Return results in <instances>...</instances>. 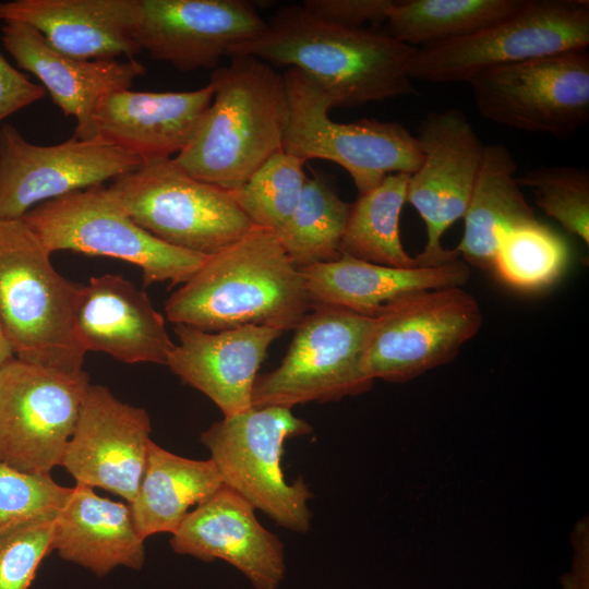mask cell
<instances>
[{
  "label": "cell",
  "instance_id": "1",
  "mask_svg": "<svg viewBox=\"0 0 589 589\" xmlns=\"http://www.w3.org/2000/svg\"><path fill=\"white\" fill-rule=\"evenodd\" d=\"M259 36L233 48L268 64L294 68L313 81L332 107H352L416 94L409 68L417 48L388 34L345 28L302 5L278 10Z\"/></svg>",
  "mask_w": 589,
  "mask_h": 589
},
{
  "label": "cell",
  "instance_id": "2",
  "mask_svg": "<svg viewBox=\"0 0 589 589\" xmlns=\"http://www.w3.org/2000/svg\"><path fill=\"white\" fill-rule=\"evenodd\" d=\"M311 309L301 269L274 231L256 226L208 255L165 303L168 321L206 332L261 325L285 333Z\"/></svg>",
  "mask_w": 589,
  "mask_h": 589
},
{
  "label": "cell",
  "instance_id": "3",
  "mask_svg": "<svg viewBox=\"0 0 589 589\" xmlns=\"http://www.w3.org/2000/svg\"><path fill=\"white\" fill-rule=\"evenodd\" d=\"M230 58L213 71L211 106L173 160L191 177L231 192L283 151L289 101L284 76L271 64L247 55Z\"/></svg>",
  "mask_w": 589,
  "mask_h": 589
},
{
  "label": "cell",
  "instance_id": "4",
  "mask_svg": "<svg viewBox=\"0 0 589 589\" xmlns=\"http://www.w3.org/2000/svg\"><path fill=\"white\" fill-rule=\"evenodd\" d=\"M82 285L59 274L50 253L21 219H0V321L14 356L63 371H83L75 311Z\"/></svg>",
  "mask_w": 589,
  "mask_h": 589
},
{
  "label": "cell",
  "instance_id": "5",
  "mask_svg": "<svg viewBox=\"0 0 589 589\" xmlns=\"http://www.w3.org/2000/svg\"><path fill=\"white\" fill-rule=\"evenodd\" d=\"M313 428L284 407H252L224 417L200 435L223 483L254 509L292 532L311 528L313 497L302 478L288 482L281 467L287 440L310 434Z\"/></svg>",
  "mask_w": 589,
  "mask_h": 589
},
{
  "label": "cell",
  "instance_id": "6",
  "mask_svg": "<svg viewBox=\"0 0 589 589\" xmlns=\"http://www.w3.org/2000/svg\"><path fill=\"white\" fill-rule=\"evenodd\" d=\"M46 250L73 251L129 262L144 286L185 283L206 255L176 248L140 227L104 184L44 202L22 218Z\"/></svg>",
  "mask_w": 589,
  "mask_h": 589
},
{
  "label": "cell",
  "instance_id": "7",
  "mask_svg": "<svg viewBox=\"0 0 589 589\" xmlns=\"http://www.w3.org/2000/svg\"><path fill=\"white\" fill-rule=\"evenodd\" d=\"M587 0H526L513 14L473 34L417 48L411 80L468 82L490 69L587 49Z\"/></svg>",
  "mask_w": 589,
  "mask_h": 589
},
{
  "label": "cell",
  "instance_id": "8",
  "mask_svg": "<svg viewBox=\"0 0 589 589\" xmlns=\"http://www.w3.org/2000/svg\"><path fill=\"white\" fill-rule=\"evenodd\" d=\"M107 189L151 235L206 256L232 244L253 227L230 191L191 177L173 157L142 164L112 180Z\"/></svg>",
  "mask_w": 589,
  "mask_h": 589
},
{
  "label": "cell",
  "instance_id": "9",
  "mask_svg": "<svg viewBox=\"0 0 589 589\" xmlns=\"http://www.w3.org/2000/svg\"><path fill=\"white\" fill-rule=\"evenodd\" d=\"M289 118L283 151L306 161L324 159L342 167L359 194L393 173L412 175L423 154L419 142L402 124L376 119L350 123L333 121L325 93L302 72L288 68L283 74Z\"/></svg>",
  "mask_w": 589,
  "mask_h": 589
},
{
  "label": "cell",
  "instance_id": "10",
  "mask_svg": "<svg viewBox=\"0 0 589 589\" xmlns=\"http://www.w3.org/2000/svg\"><path fill=\"white\" fill-rule=\"evenodd\" d=\"M293 328L280 364L259 374L252 407L291 409L308 402L337 401L370 390L364 354L373 317L335 306H312Z\"/></svg>",
  "mask_w": 589,
  "mask_h": 589
},
{
  "label": "cell",
  "instance_id": "11",
  "mask_svg": "<svg viewBox=\"0 0 589 589\" xmlns=\"http://www.w3.org/2000/svg\"><path fill=\"white\" fill-rule=\"evenodd\" d=\"M481 325L478 301L460 287L406 294L373 317L364 371L374 382L411 381L453 361Z\"/></svg>",
  "mask_w": 589,
  "mask_h": 589
},
{
  "label": "cell",
  "instance_id": "12",
  "mask_svg": "<svg viewBox=\"0 0 589 589\" xmlns=\"http://www.w3.org/2000/svg\"><path fill=\"white\" fill-rule=\"evenodd\" d=\"M89 376L12 358L0 368V462L49 474L61 466Z\"/></svg>",
  "mask_w": 589,
  "mask_h": 589
},
{
  "label": "cell",
  "instance_id": "13",
  "mask_svg": "<svg viewBox=\"0 0 589 589\" xmlns=\"http://www.w3.org/2000/svg\"><path fill=\"white\" fill-rule=\"evenodd\" d=\"M485 119L568 139L589 121V53L574 50L481 72L468 82Z\"/></svg>",
  "mask_w": 589,
  "mask_h": 589
},
{
  "label": "cell",
  "instance_id": "14",
  "mask_svg": "<svg viewBox=\"0 0 589 589\" xmlns=\"http://www.w3.org/2000/svg\"><path fill=\"white\" fill-rule=\"evenodd\" d=\"M416 137L423 159L409 176L406 203L426 228L425 247L414 259L420 267H430L459 259L456 249L442 247L441 238L466 213L485 144L467 116L454 108L426 116Z\"/></svg>",
  "mask_w": 589,
  "mask_h": 589
},
{
  "label": "cell",
  "instance_id": "15",
  "mask_svg": "<svg viewBox=\"0 0 589 589\" xmlns=\"http://www.w3.org/2000/svg\"><path fill=\"white\" fill-rule=\"evenodd\" d=\"M142 164L96 139L72 136L55 145H36L4 123L0 127V219H21L44 202L112 181Z\"/></svg>",
  "mask_w": 589,
  "mask_h": 589
},
{
  "label": "cell",
  "instance_id": "16",
  "mask_svg": "<svg viewBox=\"0 0 589 589\" xmlns=\"http://www.w3.org/2000/svg\"><path fill=\"white\" fill-rule=\"evenodd\" d=\"M266 24L244 0H139L136 40L153 60L181 72L215 70Z\"/></svg>",
  "mask_w": 589,
  "mask_h": 589
},
{
  "label": "cell",
  "instance_id": "17",
  "mask_svg": "<svg viewBox=\"0 0 589 589\" xmlns=\"http://www.w3.org/2000/svg\"><path fill=\"white\" fill-rule=\"evenodd\" d=\"M152 423L144 408L89 384L61 467L75 484L103 489L130 504L145 469Z\"/></svg>",
  "mask_w": 589,
  "mask_h": 589
},
{
  "label": "cell",
  "instance_id": "18",
  "mask_svg": "<svg viewBox=\"0 0 589 589\" xmlns=\"http://www.w3.org/2000/svg\"><path fill=\"white\" fill-rule=\"evenodd\" d=\"M180 555L237 568L255 589H278L286 576L285 546L257 519L254 507L223 486L193 508L171 534Z\"/></svg>",
  "mask_w": 589,
  "mask_h": 589
},
{
  "label": "cell",
  "instance_id": "19",
  "mask_svg": "<svg viewBox=\"0 0 589 589\" xmlns=\"http://www.w3.org/2000/svg\"><path fill=\"white\" fill-rule=\"evenodd\" d=\"M213 96L211 83L184 92L110 93L96 106L84 140L110 144L143 164L172 158L191 142Z\"/></svg>",
  "mask_w": 589,
  "mask_h": 589
},
{
  "label": "cell",
  "instance_id": "20",
  "mask_svg": "<svg viewBox=\"0 0 589 589\" xmlns=\"http://www.w3.org/2000/svg\"><path fill=\"white\" fill-rule=\"evenodd\" d=\"M175 334L179 344L166 365L229 417L252 408L260 366L272 342L284 332L261 325L206 332L176 324Z\"/></svg>",
  "mask_w": 589,
  "mask_h": 589
},
{
  "label": "cell",
  "instance_id": "21",
  "mask_svg": "<svg viewBox=\"0 0 589 589\" xmlns=\"http://www.w3.org/2000/svg\"><path fill=\"white\" fill-rule=\"evenodd\" d=\"M74 328L85 352H104L130 364L166 365L176 345L145 291L118 274L91 277L82 285Z\"/></svg>",
  "mask_w": 589,
  "mask_h": 589
},
{
  "label": "cell",
  "instance_id": "22",
  "mask_svg": "<svg viewBox=\"0 0 589 589\" xmlns=\"http://www.w3.org/2000/svg\"><path fill=\"white\" fill-rule=\"evenodd\" d=\"M1 40L17 67L35 75L52 101L67 117L75 119L73 136L84 140L93 112L106 95L129 89L146 72L132 59L80 60L52 48L34 27L4 22Z\"/></svg>",
  "mask_w": 589,
  "mask_h": 589
},
{
  "label": "cell",
  "instance_id": "23",
  "mask_svg": "<svg viewBox=\"0 0 589 589\" xmlns=\"http://www.w3.org/2000/svg\"><path fill=\"white\" fill-rule=\"evenodd\" d=\"M139 0H10L0 2L1 22L37 29L59 52L80 60L132 59Z\"/></svg>",
  "mask_w": 589,
  "mask_h": 589
},
{
  "label": "cell",
  "instance_id": "24",
  "mask_svg": "<svg viewBox=\"0 0 589 589\" xmlns=\"http://www.w3.org/2000/svg\"><path fill=\"white\" fill-rule=\"evenodd\" d=\"M301 272L311 306L341 308L368 317H375L387 304L412 292L461 288L471 275L469 265L460 259L430 267L397 268L346 254Z\"/></svg>",
  "mask_w": 589,
  "mask_h": 589
},
{
  "label": "cell",
  "instance_id": "25",
  "mask_svg": "<svg viewBox=\"0 0 589 589\" xmlns=\"http://www.w3.org/2000/svg\"><path fill=\"white\" fill-rule=\"evenodd\" d=\"M144 542L128 503L75 484L56 517L52 551L105 577L120 566L140 570L146 556Z\"/></svg>",
  "mask_w": 589,
  "mask_h": 589
},
{
  "label": "cell",
  "instance_id": "26",
  "mask_svg": "<svg viewBox=\"0 0 589 589\" xmlns=\"http://www.w3.org/2000/svg\"><path fill=\"white\" fill-rule=\"evenodd\" d=\"M516 170V160L505 145H485L464 215V236L456 248L468 265L492 269L501 237L537 219L517 182Z\"/></svg>",
  "mask_w": 589,
  "mask_h": 589
},
{
  "label": "cell",
  "instance_id": "27",
  "mask_svg": "<svg viewBox=\"0 0 589 589\" xmlns=\"http://www.w3.org/2000/svg\"><path fill=\"white\" fill-rule=\"evenodd\" d=\"M224 486L212 459H192L151 442L137 494L129 504L140 536L172 534L187 515Z\"/></svg>",
  "mask_w": 589,
  "mask_h": 589
},
{
  "label": "cell",
  "instance_id": "28",
  "mask_svg": "<svg viewBox=\"0 0 589 589\" xmlns=\"http://www.w3.org/2000/svg\"><path fill=\"white\" fill-rule=\"evenodd\" d=\"M408 180L409 175L393 173L372 190L359 194L351 204L340 243L341 254L388 267L419 266L405 251L399 235Z\"/></svg>",
  "mask_w": 589,
  "mask_h": 589
},
{
  "label": "cell",
  "instance_id": "29",
  "mask_svg": "<svg viewBox=\"0 0 589 589\" xmlns=\"http://www.w3.org/2000/svg\"><path fill=\"white\" fill-rule=\"evenodd\" d=\"M526 0H402L388 19V35L414 48L473 34L513 14Z\"/></svg>",
  "mask_w": 589,
  "mask_h": 589
},
{
  "label": "cell",
  "instance_id": "30",
  "mask_svg": "<svg viewBox=\"0 0 589 589\" xmlns=\"http://www.w3.org/2000/svg\"><path fill=\"white\" fill-rule=\"evenodd\" d=\"M351 204L342 201L322 175L306 178L296 211L276 233L298 268L341 256L340 243Z\"/></svg>",
  "mask_w": 589,
  "mask_h": 589
},
{
  "label": "cell",
  "instance_id": "31",
  "mask_svg": "<svg viewBox=\"0 0 589 589\" xmlns=\"http://www.w3.org/2000/svg\"><path fill=\"white\" fill-rule=\"evenodd\" d=\"M568 259L564 239L534 219L501 237L492 271L513 288L540 290L558 279Z\"/></svg>",
  "mask_w": 589,
  "mask_h": 589
},
{
  "label": "cell",
  "instance_id": "32",
  "mask_svg": "<svg viewBox=\"0 0 589 589\" xmlns=\"http://www.w3.org/2000/svg\"><path fill=\"white\" fill-rule=\"evenodd\" d=\"M304 160L279 151L262 164L237 190L238 206L253 226L277 233L290 219L306 180Z\"/></svg>",
  "mask_w": 589,
  "mask_h": 589
},
{
  "label": "cell",
  "instance_id": "33",
  "mask_svg": "<svg viewBox=\"0 0 589 589\" xmlns=\"http://www.w3.org/2000/svg\"><path fill=\"white\" fill-rule=\"evenodd\" d=\"M537 205L569 233L589 243V172L574 166H541L516 178Z\"/></svg>",
  "mask_w": 589,
  "mask_h": 589
},
{
  "label": "cell",
  "instance_id": "34",
  "mask_svg": "<svg viewBox=\"0 0 589 589\" xmlns=\"http://www.w3.org/2000/svg\"><path fill=\"white\" fill-rule=\"evenodd\" d=\"M70 492L50 473L20 471L0 462V539L29 522L56 517Z\"/></svg>",
  "mask_w": 589,
  "mask_h": 589
},
{
  "label": "cell",
  "instance_id": "35",
  "mask_svg": "<svg viewBox=\"0 0 589 589\" xmlns=\"http://www.w3.org/2000/svg\"><path fill=\"white\" fill-rule=\"evenodd\" d=\"M56 517L29 522L0 539V589H29L52 551Z\"/></svg>",
  "mask_w": 589,
  "mask_h": 589
},
{
  "label": "cell",
  "instance_id": "36",
  "mask_svg": "<svg viewBox=\"0 0 589 589\" xmlns=\"http://www.w3.org/2000/svg\"><path fill=\"white\" fill-rule=\"evenodd\" d=\"M395 3V0H305L301 5L326 23L361 28L365 22L387 21Z\"/></svg>",
  "mask_w": 589,
  "mask_h": 589
},
{
  "label": "cell",
  "instance_id": "37",
  "mask_svg": "<svg viewBox=\"0 0 589 589\" xmlns=\"http://www.w3.org/2000/svg\"><path fill=\"white\" fill-rule=\"evenodd\" d=\"M45 95L43 85L33 83L0 53V122Z\"/></svg>",
  "mask_w": 589,
  "mask_h": 589
},
{
  "label": "cell",
  "instance_id": "38",
  "mask_svg": "<svg viewBox=\"0 0 589 589\" xmlns=\"http://www.w3.org/2000/svg\"><path fill=\"white\" fill-rule=\"evenodd\" d=\"M573 539L575 556L569 573L562 578L563 589H589L588 524L579 522Z\"/></svg>",
  "mask_w": 589,
  "mask_h": 589
},
{
  "label": "cell",
  "instance_id": "39",
  "mask_svg": "<svg viewBox=\"0 0 589 589\" xmlns=\"http://www.w3.org/2000/svg\"><path fill=\"white\" fill-rule=\"evenodd\" d=\"M14 352L11 348V345L7 338V335L4 333L3 326L0 321V368L14 358Z\"/></svg>",
  "mask_w": 589,
  "mask_h": 589
}]
</instances>
